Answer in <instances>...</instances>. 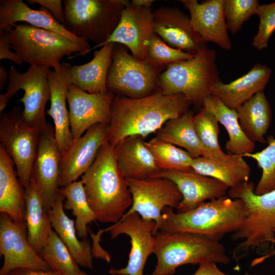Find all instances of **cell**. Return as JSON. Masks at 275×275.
<instances>
[{
	"label": "cell",
	"mask_w": 275,
	"mask_h": 275,
	"mask_svg": "<svg viewBox=\"0 0 275 275\" xmlns=\"http://www.w3.org/2000/svg\"><path fill=\"white\" fill-rule=\"evenodd\" d=\"M191 105L182 94L167 95L158 90L136 99L115 95L108 125V142L115 147L128 136L145 139L169 120L182 116Z\"/></svg>",
	"instance_id": "1"
},
{
	"label": "cell",
	"mask_w": 275,
	"mask_h": 275,
	"mask_svg": "<svg viewBox=\"0 0 275 275\" xmlns=\"http://www.w3.org/2000/svg\"><path fill=\"white\" fill-rule=\"evenodd\" d=\"M81 177L96 220L102 223H118L131 206L132 199L127 179L118 166L115 147L108 141L102 145L92 165Z\"/></svg>",
	"instance_id": "2"
},
{
	"label": "cell",
	"mask_w": 275,
	"mask_h": 275,
	"mask_svg": "<svg viewBox=\"0 0 275 275\" xmlns=\"http://www.w3.org/2000/svg\"><path fill=\"white\" fill-rule=\"evenodd\" d=\"M245 218L242 201L225 196L184 213L164 208L157 231L186 232L219 241L227 234L237 231Z\"/></svg>",
	"instance_id": "3"
},
{
	"label": "cell",
	"mask_w": 275,
	"mask_h": 275,
	"mask_svg": "<svg viewBox=\"0 0 275 275\" xmlns=\"http://www.w3.org/2000/svg\"><path fill=\"white\" fill-rule=\"evenodd\" d=\"M216 56V51L205 45L193 58L169 65L158 77L157 90L167 95L182 94L202 108L211 87L222 81Z\"/></svg>",
	"instance_id": "4"
},
{
	"label": "cell",
	"mask_w": 275,
	"mask_h": 275,
	"mask_svg": "<svg viewBox=\"0 0 275 275\" xmlns=\"http://www.w3.org/2000/svg\"><path fill=\"white\" fill-rule=\"evenodd\" d=\"M153 253L155 275H172L181 265L214 262L227 264L230 259L219 241L193 233L157 231Z\"/></svg>",
	"instance_id": "5"
},
{
	"label": "cell",
	"mask_w": 275,
	"mask_h": 275,
	"mask_svg": "<svg viewBox=\"0 0 275 275\" xmlns=\"http://www.w3.org/2000/svg\"><path fill=\"white\" fill-rule=\"evenodd\" d=\"M12 49L23 62L30 65L61 68V61L73 53L84 56L89 52L90 45L77 43L56 32L33 26L27 23L13 25L10 32Z\"/></svg>",
	"instance_id": "6"
},
{
	"label": "cell",
	"mask_w": 275,
	"mask_h": 275,
	"mask_svg": "<svg viewBox=\"0 0 275 275\" xmlns=\"http://www.w3.org/2000/svg\"><path fill=\"white\" fill-rule=\"evenodd\" d=\"M127 0H64V26L71 33L96 45L102 44L116 28Z\"/></svg>",
	"instance_id": "7"
},
{
	"label": "cell",
	"mask_w": 275,
	"mask_h": 275,
	"mask_svg": "<svg viewBox=\"0 0 275 275\" xmlns=\"http://www.w3.org/2000/svg\"><path fill=\"white\" fill-rule=\"evenodd\" d=\"M166 68L138 60L124 46L114 43L107 75V91L133 99L149 96L157 91L158 77Z\"/></svg>",
	"instance_id": "8"
},
{
	"label": "cell",
	"mask_w": 275,
	"mask_h": 275,
	"mask_svg": "<svg viewBox=\"0 0 275 275\" xmlns=\"http://www.w3.org/2000/svg\"><path fill=\"white\" fill-rule=\"evenodd\" d=\"M50 68L44 66L30 65L23 73L13 65L9 71L6 92L0 95V113L6 107L13 96L19 90L24 93L19 101L24 105L22 116L31 127L40 130L47 122L45 109L50 99V88L48 80Z\"/></svg>",
	"instance_id": "9"
},
{
	"label": "cell",
	"mask_w": 275,
	"mask_h": 275,
	"mask_svg": "<svg viewBox=\"0 0 275 275\" xmlns=\"http://www.w3.org/2000/svg\"><path fill=\"white\" fill-rule=\"evenodd\" d=\"M40 130L30 126L18 106L0 116V142L12 158L23 187L30 184Z\"/></svg>",
	"instance_id": "10"
},
{
	"label": "cell",
	"mask_w": 275,
	"mask_h": 275,
	"mask_svg": "<svg viewBox=\"0 0 275 275\" xmlns=\"http://www.w3.org/2000/svg\"><path fill=\"white\" fill-rule=\"evenodd\" d=\"M132 204L125 214L137 213L145 220L153 221L155 235L160 224L163 209L176 208L182 196L176 184L164 178L127 179Z\"/></svg>",
	"instance_id": "11"
},
{
	"label": "cell",
	"mask_w": 275,
	"mask_h": 275,
	"mask_svg": "<svg viewBox=\"0 0 275 275\" xmlns=\"http://www.w3.org/2000/svg\"><path fill=\"white\" fill-rule=\"evenodd\" d=\"M62 156L54 129L47 122L40 130L30 180L35 185L47 211L51 208L61 188L59 181Z\"/></svg>",
	"instance_id": "12"
},
{
	"label": "cell",
	"mask_w": 275,
	"mask_h": 275,
	"mask_svg": "<svg viewBox=\"0 0 275 275\" xmlns=\"http://www.w3.org/2000/svg\"><path fill=\"white\" fill-rule=\"evenodd\" d=\"M155 222L143 219L135 212L124 214L117 223L113 224L103 232L109 231L112 239L121 234L130 238L131 249L127 265L119 269L112 267V275H143V270L149 255L153 253L155 236L153 235Z\"/></svg>",
	"instance_id": "13"
},
{
	"label": "cell",
	"mask_w": 275,
	"mask_h": 275,
	"mask_svg": "<svg viewBox=\"0 0 275 275\" xmlns=\"http://www.w3.org/2000/svg\"><path fill=\"white\" fill-rule=\"evenodd\" d=\"M26 232V224L16 223L8 214L1 213L0 254L4 261L0 275H8L19 268L51 270L30 244Z\"/></svg>",
	"instance_id": "14"
},
{
	"label": "cell",
	"mask_w": 275,
	"mask_h": 275,
	"mask_svg": "<svg viewBox=\"0 0 275 275\" xmlns=\"http://www.w3.org/2000/svg\"><path fill=\"white\" fill-rule=\"evenodd\" d=\"M115 95L110 91L90 94L73 85L69 87L67 103L73 141L97 124L108 125Z\"/></svg>",
	"instance_id": "15"
},
{
	"label": "cell",
	"mask_w": 275,
	"mask_h": 275,
	"mask_svg": "<svg viewBox=\"0 0 275 275\" xmlns=\"http://www.w3.org/2000/svg\"><path fill=\"white\" fill-rule=\"evenodd\" d=\"M153 31L169 45L192 56L206 45L193 28L190 16L175 6L153 11Z\"/></svg>",
	"instance_id": "16"
},
{
	"label": "cell",
	"mask_w": 275,
	"mask_h": 275,
	"mask_svg": "<svg viewBox=\"0 0 275 275\" xmlns=\"http://www.w3.org/2000/svg\"><path fill=\"white\" fill-rule=\"evenodd\" d=\"M108 125L97 124L73 142L62 156L60 187L76 181L90 168L107 140Z\"/></svg>",
	"instance_id": "17"
},
{
	"label": "cell",
	"mask_w": 275,
	"mask_h": 275,
	"mask_svg": "<svg viewBox=\"0 0 275 275\" xmlns=\"http://www.w3.org/2000/svg\"><path fill=\"white\" fill-rule=\"evenodd\" d=\"M153 33L151 7L136 6L129 2L116 28L102 46L109 43L120 44L136 59L146 60L148 42Z\"/></svg>",
	"instance_id": "18"
},
{
	"label": "cell",
	"mask_w": 275,
	"mask_h": 275,
	"mask_svg": "<svg viewBox=\"0 0 275 275\" xmlns=\"http://www.w3.org/2000/svg\"><path fill=\"white\" fill-rule=\"evenodd\" d=\"M153 177L172 181L181 193L182 199L177 213L189 211L205 202L226 196L229 187L216 179L202 175L192 169L186 171H160Z\"/></svg>",
	"instance_id": "19"
},
{
	"label": "cell",
	"mask_w": 275,
	"mask_h": 275,
	"mask_svg": "<svg viewBox=\"0 0 275 275\" xmlns=\"http://www.w3.org/2000/svg\"><path fill=\"white\" fill-rule=\"evenodd\" d=\"M179 2L188 10L193 28L205 43H213L226 50L232 48L224 14V0Z\"/></svg>",
	"instance_id": "20"
},
{
	"label": "cell",
	"mask_w": 275,
	"mask_h": 275,
	"mask_svg": "<svg viewBox=\"0 0 275 275\" xmlns=\"http://www.w3.org/2000/svg\"><path fill=\"white\" fill-rule=\"evenodd\" d=\"M71 66L69 63L63 62L59 71L49 70L47 76L50 88V106L46 114L53 120L55 137L62 155L73 142L67 107L68 89L71 84Z\"/></svg>",
	"instance_id": "21"
},
{
	"label": "cell",
	"mask_w": 275,
	"mask_h": 275,
	"mask_svg": "<svg viewBox=\"0 0 275 275\" xmlns=\"http://www.w3.org/2000/svg\"><path fill=\"white\" fill-rule=\"evenodd\" d=\"M53 31L81 44L90 45L89 41L69 32L46 9L30 8L21 0L0 1V30L10 32L17 22Z\"/></svg>",
	"instance_id": "22"
},
{
	"label": "cell",
	"mask_w": 275,
	"mask_h": 275,
	"mask_svg": "<svg viewBox=\"0 0 275 275\" xmlns=\"http://www.w3.org/2000/svg\"><path fill=\"white\" fill-rule=\"evenodd\" d=\"M271 72L266 65L256 63L246 73L232 81L225 84L221 81L214 84L211 88V95L236 109L258 92L264 91Z\"/></svg>",
	"instance_id": "23"
},
{
	"label": "cell",
	"mask_w": 275,
	"mask_h": 275,
	"mask_svg": "<svg viewBox=\"0 0 275 275\" xmlns=\"http://www.w3.org/2000/svg\"><path fill=\"white\" fill-rule=\"evenodd\" d=\"M116 159L126 179L153 177L159 169L144 138L139 135L126 137L115 147Z\"/></svg>",
	"instance_id": "24"
},
{
	"label": "cell",
	"mask_w": 275,
	"mask_h": 275,
	"mask_svg": "<svg viewBox=\"0 0 275 275\" xmlns=\"http://www.w3.org/2000/svg\"><path fill=\"white\" fill-rule=\"evenodd\" d=\"M14 167L12 158L0 144V212L16 223L26 224L25 188Z\"/></svg>",
	"instance_id": "25"
},
{
	"label": "cell",
	"mask_w": 275,
	"mask_h": 275,
	"mask_svg": "<svg viewBox=\"0 0 275 275\" xmlns=\"http://www.w3.org/2000/svg\"><path fill=\"white\" fill-rule=\"evenodd\" d=\"M191 168L199 174L221 181L229 188L249 182L251 172L242 155L228 153L221 157L193 158Z\"/></svg>",
	"instance_id": "26"
},
{
	"label": "cell",
	"mask_w": 275,
	"mask_h": 275,
	"mask_svg": "<svg viewBox=\"0 0 275 275\" xmlns=\"http://www.w3.org/2000/svg\"><path fill=\"white\" fill-rule=\"evenodd\" d=\"M65 197L59 193L48 216L52 227L66 244L79 266L88 269L93 267L92 249L88 238L80 240L76 235L75 223L64 210Z\"/></svg>",
	"instance_id": "27"
},
{
	"label": "cell",
	"mask_w": 275,
	"mask_h": 275,
	"mask_svg": "<svg viewBox=\"0 0 275 275\" xmlns=\"http://www.w3.org/2000/svg\"><path fill=\"white\" fill-rule=\"evenodd\" d=\"M114 46V43H107L94 51L93 58L89 62L71 66L69 71L71 85L90 94L107 92V75Z\"/></svg>",
	"instance_id": "28"
},
{
	"label": "cell",
	"mask_w": 275,
	"mask_h": 275,
	"mask_svg": "<svg viewBox=\"0 0 275 275\" xmlns=\"http://www.w3.org/2000/svg\"><path fill=\"white\" fill-rule=\"evenodd\" d=\"M240 126L251 141L264 144V135L272 117L271 107L264 91L259 92L236 109Z\"/></svg>",
	"instance_id": "29"
},
{
	"label": "cell",
	"mask_w": 275,
	"mask_h": 275,
	"mask_svg": "<svg viewBox=\"0 0 275 275\" xmlns=\"http://www.w3.org/2000/svg\"><path fill=\"white\" fill-rule=\"evenodd\" d=\"M203 106L210 112L227 130L229 140L225 148L228 154L243 155L253 153L255 143L249 139L242 130L236 109L229 108L212 95L206 99Z\"/></svg>",
	"instance_id": "30"
},
{
	"label": "cell",
	"mask_w": 275,
	"mask_h": 275,
	"mask_svg": "<svg viewBox=\"0 0 275 275\" xmlns=\"http://www.w3.org/2000/svg\"><path fill=\"white\" fill-rule=\"evenodd\" d=\"M194 113L188 111L182 116L167 121L156 132V138L186 150L193 158L215 157L200 142L195 129Z\"/></svg>",
	"instance_id": "31"
},
{
	"label": "cell",
	"mask_w": 275,
	"mask_h": 275,
	"mask_svg": "<svg viewBox=\"0 0 275 275\" xmlns=\"http://www.w3.org/2000/svg\"><path fill=\"white\" fill-rule=\"evenodd\" d=\"M25 223L28 241L37 253L46 243L52 230L51 224L41 198L34 184L30 181L25 188Z\"/></svg>",
	"instance_id": "32"
},
{
	"label": "cell",
	"mask_w": 275,
	"mask_h": 275,
	"mask_svg": "<svg viewBox=\"0 0 275 275\" xmlns=\"http://www.w3.org/2000/svg\"><path fill=\"white\" fill-rule=\"evenodd\" d=\"M254 189L249 185L241 194L249 217L257 229L272 233L275 230V189L261 195L255 194Z\"/></svg>",
	"instance_id": "33"
},
{
	"label": "cell",
	"mask_w": 275,
	"mask_h": 275,
	"mask_svg": "<svg viewBox=\"0 0 275 275\" xmlns=\"http://www.w3.org/2000/svg\"><path fill=\"white\" fill-rule=\"evenodd\" d=\"M59 193L65 198L64 208L71 210L75 217V227L78 236L87 238L88 224L95 222V216L90 208L81 180L61 187Z\"/></svg>",
	"instance_id": "34"
},
{
	"label": "cell",
	"mask_w": 275,
	"mask_h": 275,
	"mask_svg": "<svg viewBox=\"0 0 275 275\" xmlns=\"http://www.w3.org/2000/svg\"><path fill=\"white\" fill-rule=\"evenodd\" d=\"M38 254L50 270L59 275H75L81 270L68 248L53 230Z\"/></svg>",
	"instance_id": "35"
},
{
	"label": "cell",
	"mask_w": 275,
	"mask_h": 275,
	"mask_svg": "<svg viewBox=\"0 0 275 275\" xmlns=\"http://www.w3.org/2000/svg\"><path fill=\"white\" fill-rule=\"evenodd\" d=\"M160 171H186L191 169L193 158L186 151L155 137L145 142Z\"/></svg>",
	"instance_id": "36"
},
{
	"label": "cell",
	"mask_w": 275,
	"mask_h": 275,
	"mask_svg": "<svg viewBox=\"0 0 275 275\" xmlns=\"http://www.w3.org/2000/svg\"><path fill=\"white\" fill-rule=\"evenodd\" d=\"M193 122L198 137L204 148L215 157L225 156L218 143V122L214 115L202 106L193 117Z\"/></svg>",
	"instance_id": "37"
},
{
	"label": "cell",
	"mask_w": 275,
	"mask_h": 275,
	"mask_svg": "<svg viewBox=\"0 0 275 275\" xmlns=\"http://www.w3.org/2000/svg\"><path fill=\"white\" fill-rule=\"evenodd\" d=\"M255 159L262 169L261 178L254 189L258 195H263L275 189V138L261 151L242 155Z\"/></svg>",
	"instance_id": "38"
},
{
	"label": "cell",
	"mask_w": 275,
	"mask_h": 275,
	"mask_svg": "<svg viewBox=\"0 0 275 275\" xmlns=\"http://www.w3.org/2000/svg\"><path fill=\"white\" fill-rule=\"evenodd\" d=\"M194 56L171 47L153 32L148 42L146 61L154 66L166 68L171 64L187 60Z\"/></svg>",
	"instance_id": "39"
},
{
	"label": "cell",
	"mask_w": 275,
	"mask_h": 275,
	"mask_svg": "<svg viewBox=\"0 0 275 275\" xmlns=\"http://www.w3.org/2000/svg\"><path fill=\"white\" fill-rule=\"evenodd\" d=\"M258 0H224V11L228 31L235 34L243 24L256 14Z\"/></svg>",
	"instance_id": "40"
},
{
	"label": "cell",
	"mask_w": 275,
	"mask_h": 275,
	"mask_svg": "<svg viewBox=\"0 0 275 275\" xmlns=\"http://www.w3.org/2000/svg\"><path fill=\"white\" fill-rule=\"evenodd\" d=\"M259 19L258 31L252 45L258 50L266 48L275 31V1L270 4L260 5L256 14Z\"/></svg>",
	"instance_id": "41"
},
{
	"label": "cell",
	"mask_w": 275,
	"mask_h": 275,
	"mask_svg": "<svg viewBox=\"0 0 275 275\" xmlns=\"http://www.w3.org/2000/svg\"><path fill=\"white\" fill-rule=\"evenodd\" d=\"M11 48L12 46L10 32L0 30V60H10L19 65L22 64L23 60L15 52L11 51Z\"/></svg>",
	"instance_id": "42"
},
{
	"label": "cell",
	"mask_w": 275,
	"mask_h": 275,
	"mask_svg": "<svg viewBox=\"0 0 275 275\" xmlns=\"http://www.w3.org/2000/svg\"><path fill=\"white\" fill-rule=\"evenodd\" d=\"M30 4H38L48 10L60 24L64 22V13L61 0H28Z\"/></svg>",
	"instance_id": "43"
},
{
	"label": "cell",
	"mask_w": 275,
	"mask_h": 275,
	"mask_svg": "<svg viewBox=\"0 0 275 275\" xmlns=\"http://www.w3.org/2000/svg\"><path fill=\"white\" fill-rule=\"evenodd\" d=\"M214 262H206L199 264L193 275H228L222 271ZM243 275H252L248 272Z\"/></svg>",
	"instance_id": "44"
},
{
	"label": "cell",
	"mask_w": 275,
	"mask_h": 275,
	"mask_svg": "<svg viewBox=\"0 0 275 275\" xmlns=\"http://www.w3.org/2000/svg\"><path fill=\"white\" fill-rule=\"evenodd\" d=\"M8 275H59L50 270L44 271L29 268H19L11 271Z\"/></svg>",
	"instance_id": "45"
},
{
	"label": "cell",
	"mask_w": 275,
	"mask_h": 275,
	"mask_svg": "<svg viewBox=\"0 0 275 275\" xmlns=\"http://www.w3.org/2000/svg\"><path fill=\"white\" fill-rule=\"evenodd\" d=\"M275 233V230H274ZM275 255V249H273L271 251L266 254L265 255L259 256L255 258L251 263V266L254 267L255 266L263 262H264L266 259L269 258L270 257Z\"/></svg>",
	"instance_id": "46"
},
{
	"label": "cell",
	"mask_w": 275,
	"mask_h": 275,
	"mask_svg": "<svg viewBox=\"0 0 275 275\" xmlns=\"http://www.w3.org/2000/svg\"><path fill=\"white\" fill-rule=\"evenodd\" d=\"M9 72L6 68L1 65L0 66V90L3 89L9 80Z\"/></svg>",
	"instance_id": "47"
},
{
	"label": "cell",
	"mask_w": 275,
	"mask_h": 275,
	"mask_svg": "<svg viewBox=\"0 0 275 275\" xmlns=\"http://www.w3.org/2000/svg\"><path fill=\"white\" fill-rule=\"evenodd\" d=\"M154 2L155 1L153 0H132L130 2L132 4L136 6L151 7Z\"/></svg>",
	"instance_id": "48"
},
{
	"label": "cell",
	"mask_w": 275,
	"mask_h": 275,
	"mask_svg": "<svg viewBox=\"0 0 275 275\" xmlns=\"http://www.w3.org/2000/svg\"><path fill=\"white\" fill-rule=\"evenodd\" d=\"M75 275H90V274H89L86 272L81 270L80 271H79L78 273H77Z\"/></svg>",
	"instance_id": "49"
},
{
	"label": "cell",
	"mask_w": 275,
	"mask_h": 275,
	"mask_svg": "<svg viewBox=\"0 0 275 275\" xmlns=\"http://www.w3.org/2000/svg\"><path fill=\"white\" fill-rule=\"evenodd\" d=\"M147 275H155V274H154L153 273H152L151 274H147Z\"/></svg>",
	"instance_id": "50"
}]
</instances>
